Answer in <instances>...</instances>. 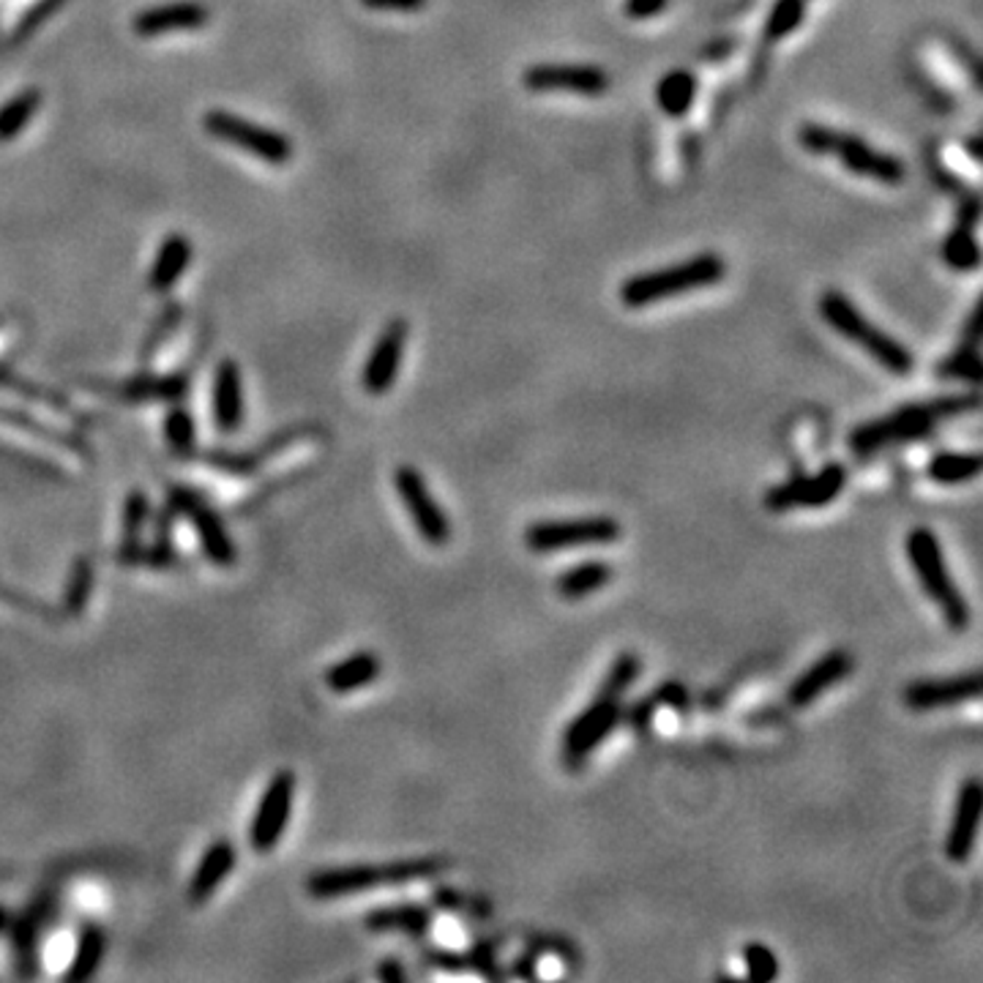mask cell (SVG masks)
Here are the masks:
<instances>
[{"label":"cell","mask_w":983,"mask_h":983,"mask_svg":"<svg viewBox=\"0 0 983 983\" xmlns=\"http://www.w3.org/2000/svg\"><path fill=\"white\" fill-rule=\"evenodd\" d=\"M981 396L975 394H959V396H940V399L929 402H913V405H904L899 410L888 413V416L874 418V421L860 423L850 432V451H856L858 456L877 454V451L893 449V445L915 443V440H924L935 432L940 423L951 421V418L964 416V413L979 410Z\"/></svg>","instance_id":"1"},{"label":"cell","mask_w":983,"mask_h":983,"mask_svg":"<svg viewBox=\"0 0 983 983\" xmlns=\"http://www.w3.org/2000/svg\"><path fill=\"white\" fill-rule=\"evenodd\" d=\"M724 276H727L724 257L705 251V255L689 257V260L678 262V265L629 276L620 284V301L629 309H645V306L658 304V301L711 287V284L722 282Z\"/></svg>","instance_id":"2"},{"label":"cell","mask_w":983,"mask_h":983,"mask_svg":"<svg viewBox=\"0 0 983 983\" xmlns=\"http://www.w3.org/2000/svg\"><path fill=\"white\" fill-rule=\"evenodd\" d=\"M443 869L438 858H405L388 863H353L337 869H320L306 880V891L315 899H342L364 893L369 888L405 885V882L429 880Z\"/></svg>","instance_id":"3"},{"label":"cell","mask_w":983,"mask_h":983,"mask_svg":"<svg viewBox=\"0 0 983 983\" xmlns=\"http://www.w3.org/2000/svg\"><path fill=\"white\" fill-rule=\"evenodd\" d=\"M904 550H907V561L913 566L915 577L924 585L926 596L935 601L948 629L959 631V634L968 631L970 605L962 590L957 588V583H953L951 572H948L942 544L935 535V530L913 528L907 533V541H904Z\"/></svg>","instance_id":"4"},{"label":"cell","mask_w":983,"mask_h":983,"mask_svg":"<svg viewBox=\"0 0 983 983\" xmlns=\"http://www.w3.org/2000/svg\"><path fill=\"white\" fill-rule=\"evenodd\" d=\"M820 317L834 328L836 334H841L845 339L856 342L863 348V353H869L882 369H888L891 374L899 377H907L915 369L913 353L907 350V344H902L899 339H893L891 334H885L882 328H877L874 323L866 320L858 312V306L852 304L847 295H841L839 290H828L820 298Z\"/></svg>","instance_id":"5"},{"label":"cell","mask_w":983,"mask_h":983,"mask_svg":"<svg viewBox=\"0 0 983 983\" xmlns=\"http://www.w3.org/2000/svg\"><path fill=\"white\" fill-rule=\"evenodd\" d=\"M623 528L614 517L594 513V517L572 519H539L524 530V544L535 555L579 550V546H607L620 539Z\"/></svg>","instance_id":"6"},{"label":"cell","mask_w":983,"mask_h":983,"mask_svg":"<svg viewBox=\"0 0 983 983\" xmlns=\"http://www.w3.org/2000/svg\"><path fill=\"white\" fill-rule=\"evenodd\" d=\"M623 719V700L596 691L594 702L585 711L568 722L561 737V762L566 770H579L596 752L601 743L618 730Z\"/></svg>","instance_id":"7"},{"label":"cell","mask_w":983,"mask_h":983,"mask_svg":"<svg viewBox=\"0 0 983 983\" xmlns=\"http://www.w3.org/2000/svg\"><path fill=\"white\" fill-rule=\"evenodd\" d=\"M203 126L214 139H222L233 148H241L271 167H284L293 161V143H290L287 134H279L276 128L260 126V123L233 115L227 110L205 113Z\"/></svg>","instance_id":"8"},{"label":"cell","mask_w":983,"mask_h":983,"mask_svg":"<svg viewBox=\"0 0 983 983\" xmlns=\"http://www.w3.org/2000/svg\"><path fill=\"white\" fill-rule=\"evenodd\" d=\"M295 787L298 784H295L293 770H276L271 776V781H268L265 792L260 795V803H257V812L251 817L249 828V841L260 856H268L282 841L290 817H293Z\"/></svg>","instance_id":"9"},{"label":"cell","mask_w":983,"mask_h":983,"mask_svg":"<svg viewBox=\"0 0 983 983\" xmlns=\"http://www.w3.org/2000/svg\"><path fill=\"white\" fill-rule=\"evenodd\" d=\"M394 487L399 491V500L405 506L407 517H410L413 528L418 530L423 541L429 546H445L451 541V522L445 517V511L440 508V502L434 500V495L429 491L427 478L421 476V471L410 465H402L394 473Z\"/></svg>","instance_id":"10"},{"label":"cell","mask_w":983,"mask_h":983,"mask_svg":"<svg viewBox=\"0 0 983 983\" xmlns=\"http://www.w3.org/2000/svg\"><path fill=\"white\" fill-rule=\"evenodd\" d=\"M847 487V467L841 462H831L814 476L792 478L776 484L765 491V508L773 513L795 511V508H823L831 506Z\"/></svg>","instance_id":"11"},{"label":"cell","mask_w":983,"mask_h":983,"mask_svg":"<svg viewBox=\"0 0 983 983\" xmlns=\"http://www.w3.org/2000/svg\"><path fill=\"white\" fill-rule=\"evenodd\" d=\"M170 508L176 513H181V517L192 524V530L200 539V546H203L205 557H208L211 563H216V566L222 568H230L233 563L238 561L236 544H233L225 522H222L219 513H216L203 497H197L189 489L176 487L170 489Z\"/></svg>","instance_id":"12"},{"label":"cell","mask_w":983,"mask_h":983,"mask_svg":"<svg viewBox=\"0 0 983 983\" xmlns=\"http://www.w3.org/2000/svg\"><path fill=\"white\" fill-rule=\"evenodd\" d=\"M522 86L533 93H574V97H605L610 75L594 64H533L524 69Z\"/></svg>","instance_id":"13"},{"label":"cell","mask_w":983,"mask_h":983,"mask_svg":"<svg viewBox=\"0 0 983 983\" xmlns=\"http://www.w3.org/2000/svg\"><path fill=\"white\" fill-rule=\"evenodd\" d=\"M825 156H836V159L845 165V170L856 172L860 178H871V181H880L885 187H899L904 181V165L896 156L885 154L880 148H871L863 137L858 134L839 132V128L831 126L828 137V150Z\"/></svg>","instance_id":"14"},{"label":"cell","mask_w":983,"mask_h":983,"mask_svg":"<svg viewBox=\"0 0 983 983\" xmlns=\"http://www.w3.org/2000/svg\"><path fill=\"white\" fill-rule=\"evenodd\" d=\"M981 697V673L951 675V678H924L913 680L904 689V705L913 713H931L946 711V708L964 705Z\"/></svg>","instance_id":"15"},{"label":"cell","mask_w":983,"mask_h":983,"mask_svg":"<svg viewBox=\"0 0 983 983\" xmlns=\"http://www.w3.org/2000/svg\"><path fill=\"white\" fill-rule=\"evenodd\" d=\"M405 348H407V323L399 320V317L385 323L383 334H380L372 353H369L364 372H361V385H364L366 394L383 396L394 388L396 377H399L402 359H405Z\"/></svg>","instance_id":"16"},{"label":"cell","mask_w":983,"mask_h":983,"mask_svg":"<svg viewBox=\"0 0 983 983\" xmlns=\"http://www.w3.org/2000/svg\"><path fill=\"white\" fill-rule=\"evenodd\" d=\"M852 669H856V662H852L850 653L841 651V647L823 653L812 667H806L795 680H792V686L787 689V702H790L792 708L814 705L825 691L839 686Z\"/></svg>","instance_id":"17"},{"label":"cell","mask_w":983,"mask_h":983,"mask_svg":"<svg viewBox=\"0 0 983 983\" xmlns=\"http://www.w3.org/2000/svg\"><path fill=\"white\" fill-rule=\"evenodd\" d=\"M981 809H983L981 781L968 779L957 792L951 825H948L946 836V856L951 858L953 863H968L970 860V852H973L975 847V836H979Z\"/></svg>","instance_id":"18"},{"label":"cell","mask_w":983,"mask_h":983,"mask_svg":"<svg viewBox=\"0 0 983 983\" xmlns=\"http://www.w3.org/2000/svg\"><path fill=\"white\" fill-rule=\"evenodd\" d=\"M211 11L203 3H194V0H181V3H165L154 5V9H145L134 16L132 27L137 36L154 38L165 36V33H183V31H200V27L208 25Z\"/></svg>","instance_id":"19"},{"label":"cell","mask_w":983,"mask_h":983,"mask_svg":"<svg viewBox=\"0 0 983 983\" xmlns=\"http://www.w3.org/2000/svg\"><path fill=\"white\" fill-rule=\"evenodd\" d=\"M211 407H214V423L222 432L233 434L244 427L246 399H244V377L241 366L236 361L225 359L214 372V388H211Z\"/></svg>","instance_id":"20"},{"label":"cell","mask_w":983,"mask_h":983,"mask_svg":"<svg viewBox=\"0 0 983 983\" xmlns=\"http://www.w3.org/2000/svg\"><path fill=\"white\" fill-rule=\"evenodd\" d=\"M233 866H236V847L227 839L214 841L208 850L200 858L197 869H194L192 880H189V902L192 904H205L230 877Z\"/></svg>","instance_id":"21"},{"label":"cell","mask_w":983,"mask_h":983,"mask_svg":"<svg viewBox=\"0 0 983 983\" xmlns=\"http://www.w3.org/2000/svg\"><path fill=\"white\" fill-rule=\"evenodd\" d=\"M189 262H192V244L183 233H170L156 251V260L150 265L148 273V287L154 293H170L181 276L187 273Z\"/></svg>","instance_id":"22"},{"label":"cell","mask_w":983,"mask_h":983,"mask_svg":"<svg viewBox=\"0 0 983 983\" xmlns=\"http://www.w3.org/2000/svg\"><path fill=\"white\" fill-rule=\"evenodd\" d=\"M380 673H383V662L377 653L359 651L326 669V686L334 694H353V691L374 683Z\"/></svg>","instance_id":"23"},{"label":"cell","mask_w":983,"mask_h":983,"mask_svg":"<svg viewBox=\"0 0 983 983\" xmlns=\"http://www.w3.org/2000/svg\"><path fill=\"white\" fill-rule=\"evenodd\" d=\"M187 394V377L178 372H148L126 380L118 396L126 402H178Z\"/></svg>","instance_id":"24"},{"label":"cell","mask_w":983,"mask_h":983,"mask_svg":"<svg viewBox=\"0 0 983 983\" xmlns=\"http://www.w3.org/2000/svg\"><path fill=\"white\" fill-rule=\"evenodd\" d=\"M432 926V909L423 904H391L366 915V929L372 931H405L410 937L427 935Z\"/></svg>","instance_id":"25"},{"label":"cell","mask_w":983,"mask_h":983,"mask_svg":"<svg viewBox=\"0 0 983 983\" xmlns=\"http://www.w3.org/2000/svg\"><path fill=\"white\" fill-rule=\"evenodd\" d=\"M612 579V566L605 561H583L577 566L566 568L561 577L555 579V590L561 599L566 601H579L588 599V596L599 594L607 583Z\"/></svg>","instance_id":"26"},{"label":"cell","mask_w":983,"mask_h":983,"mask_svg":"<svg viewBox=\"0 0 983 983\" xmlns=\"http://www.w3.org/2000/svg\"><path fill=\"white\" fill-rule=\"evenodd\" d=\"M926 476L940 487L970 484L981 476V454L979 451H942V454H935L929 460Z\"/></svg>","instance_id":"27"},{"label":"cell","mask_w":983,"mask_h":983,"mask_svg":"<svg viewBox=\"0 0 983 983\" xmlns=\"http://www.w3.org/2000/svg\"><path fill=\"white\" fill-rule=\"evenodd\" d=\"M104 951H108V937H104V931L93 924L82 926L80 937H77L75 957H71L69 970L64 973V981L77 983V981L93 979L99 970V964H102Z\"/></svg>","instance_id":"28"},{"label":"cell","mask_w":983,"mask_h":983,"mask_svg":"<svg viewBox=\"0 0 983 983\" xmlns=\"http://www.w3.org/2000/svg\"><path fill=\"white\" fill-rule=\"evenodd\" d=\"M697 99V77L691 71L678 69L662 77L656 86V102L669 118H683Z\"/></svg>","instance_id":"29"},{"label":"cell","mask_w":983,"mask_h":983,"mask_svg":"<svg viewBox=\"0 0 983 983\" xmlns=\"http://www.w3.org/2000/svg\"><path fill=\"white\" fill-rule=\"evenodd\" d=\"M42 99L44 97L38 88H22L20 93H14L0 108V143H11V139H16L25 132L27 123L33 121V115L42 108Z\"/></svg>","instance_id":"30"},{"label":"cell","mask_w":983,"mask_h":983,"mask_svg":"<svg viewBox=\"0 0 983 983\" xmlns=\"http://www.w3.org/2000/svg\"><path fill=\"white\" fill-rule=\"evenodd\" d=\"M942 260L951 271H975L981 265V246L970 227H953L942 241Z\"/></svg>","instance_id":"31"},{"label":"cell","mask_w":983,"mask_h":983,"mask_svg":"<svg viewBox=\"0 0 983 983\" xmlns=\"http://www.w3.org/2000/svg\"><path fill=\"white\" fill-rule=\"evenodd\" d=\"M64 3L66 0H22L14 22H11L9 44H22L27 36H33L42 27V22H47Z\"/></svg>","instance_id":"32"},{"label":"cell","mask_w":983,"mask_h":983,"mask_svg":"<svg viewBox=\"0 0 983 983\" xmlns=\"http://www.w3.org/2000/svg\"><path fill=\"white\" fill-rule=\"evenodd\" d=\"M145 519H148V497L143 491H128L123 506V539H121V561H134L139 550Z\"/></svg>","instance_id":"33"},{"label":"cell","mask_w":983,"mask_h":983,"mask_svg":"<svg viewBox=\"0 0 983 983\" xmlns=\"http://www.w3.org/2000/svg\"><path fill=\"white\" fill-rule=\"evenodd\" d=\"M935 374L942 380H962V383L979 385L983 377V364L981 355L975 353V344L964 342L962 348L953 350L946 361L935 366Z\"/></svg>","instance_id":"34"},{"label":"cell","mask_w":983,"mask_h":983,"mask_svg":"<svg viewBox=\"0 0 983 983\" xmlns=\"http://www.w3.org/2000/svg\"><path fill=\"white\" fill-rule=\"evenodd\" d=\"M806 3L809 0H776L768 22H765V38L781 42V38L792 36L801 27L803 16H806Z\"/></svg>","instance_id":"35"},{"label":"cell","mask_w":983,"mask_h":983,"mask_svg":"<svg viewBox=\"0 0 983 983\" xmlns=\"http://www.w3.org/2000/svg\"><path fill=\"white\" fill-rule=\"evenodd\" d=\"M640 673H642V658L636 656V653H620V656L610 664V669H607L599 691L601 694H610V697H618V700H623L625 691L636 683Z\"/></svg>","instance_id":"36"},{"label":"cell","mask_w":983,"mask_h":983,"mask_svg":"<svg viewBox=\"0 0 983 983\" xmlns=\"http://www.w3.org/2000/svg\"><path fill=\"white\" fill-rule=\"evenodd\" d=\"M165 440L176 454H192L194 445H197V427H194V418L189 416V410L172 407V410L167 413Z\"/></svg>","instance_id":"37"},{"label":"cell","mask_w":983,"mask_h":983,"mask_svg":"<svg viewBox=\"0 0 983 983\" xmlns=\"http://www.w3.org/2000/svg\"><path fill=\"white\" fill-rule=\"evenodd\" d=\"M91 585H93V566L88 557H80V561L71 566L69 583H66L64 594V605L69 614L82 612V607H86L88 599H91Z\"/></svg>","instance_id":"38"},{"label":"cell","mask_w":983,"mask_h":983,"mask_svg":"<svg viewBox=\"0 0 983 983\" xmlns=\"http://www.w3.org/2000/svg\"><path fill=\"white\" fill-rule=\"evenodd\" d=\"M743 964H746V979L770 983L779 975V959L762 942H748L743 946Z\"/></svg>","instance_id":"39"},{"label":"cell","mask_w":983,"mask_h":983,"mask_svg":"<svg viewBox=\"0 0 983 983\" xmlns=\"http://www.w3.org/2000/svg\"><path fill=\"white\" fill-rule=\"evenodd\" d=\"M669 5V0H623V14L629 20H653V16L664 14Z\"/></svg>","instance_id":"40"},{"label":"cell","mask_w":983,"mask_h":983,"mask_svg":"<svg viewBox=\"0 0 983 983\" xmlns=\"http://www.w3.org/2000/svg\"><path fill=\"white\" fill-rule=\"evenodd\" d=\"M429 0H361L364 9L372 11H396V14H416L427 9Z\"/></svg>","instance_id":"41"},{"label":"cell","mask_w":983,"mask_h":983,"mask_svg":"<svg viewBox=\"0 0 983 983\" xmlns=\"http://www.w3.org/2000/svg\"><path fill=\"white\" fill-rule=\"evenodd\" d=\"M377 979L383 983H402L407 981V970L402 968L399 959H383V964L377 968Z\"/></svg>","instance_id":"42"},{"label":"cell","mask_w":983,"mask_h":983,"mask_svg":"<svg viewBox=\"0 0 983 983\" xmlns=\"http://www.w3.org/2000/svg\"><path fill=\"white\" fill-rule=\"evenodd\" d=\"M979 219H981V203L975 197H970L968 203H962V208H959V214H957V225L959 227H970V230H975V225H979Z\"/></svg>","instance_id":"43"},{"label":"cell","mask_w":983,"mask_h":983,"mask_svg":"<svg viewBox=\"0 0 983 983\" xmlns=\"http://www.w3.org/2000/svg\"><path fill=\"white\" fill-rule=\"evenodd\" d=\"M970 156H973L975 161H981V139L979 137L970 139Z\"/></svg>","instance_id":"44"},{"label":"cell","mask_w":983,"mask_h":983,"mask_svg":"<svg viewBox=\"0 0 983 983\" xmlns=\"http://www.w3.org/2000/svg\"><path fill=\"white\" fill-rule=\"evenodd\" d=\"M5 924H9V913H5V909L0 907V929H5Z\"/></svg>","instance_id":"45"}]
</instances>
